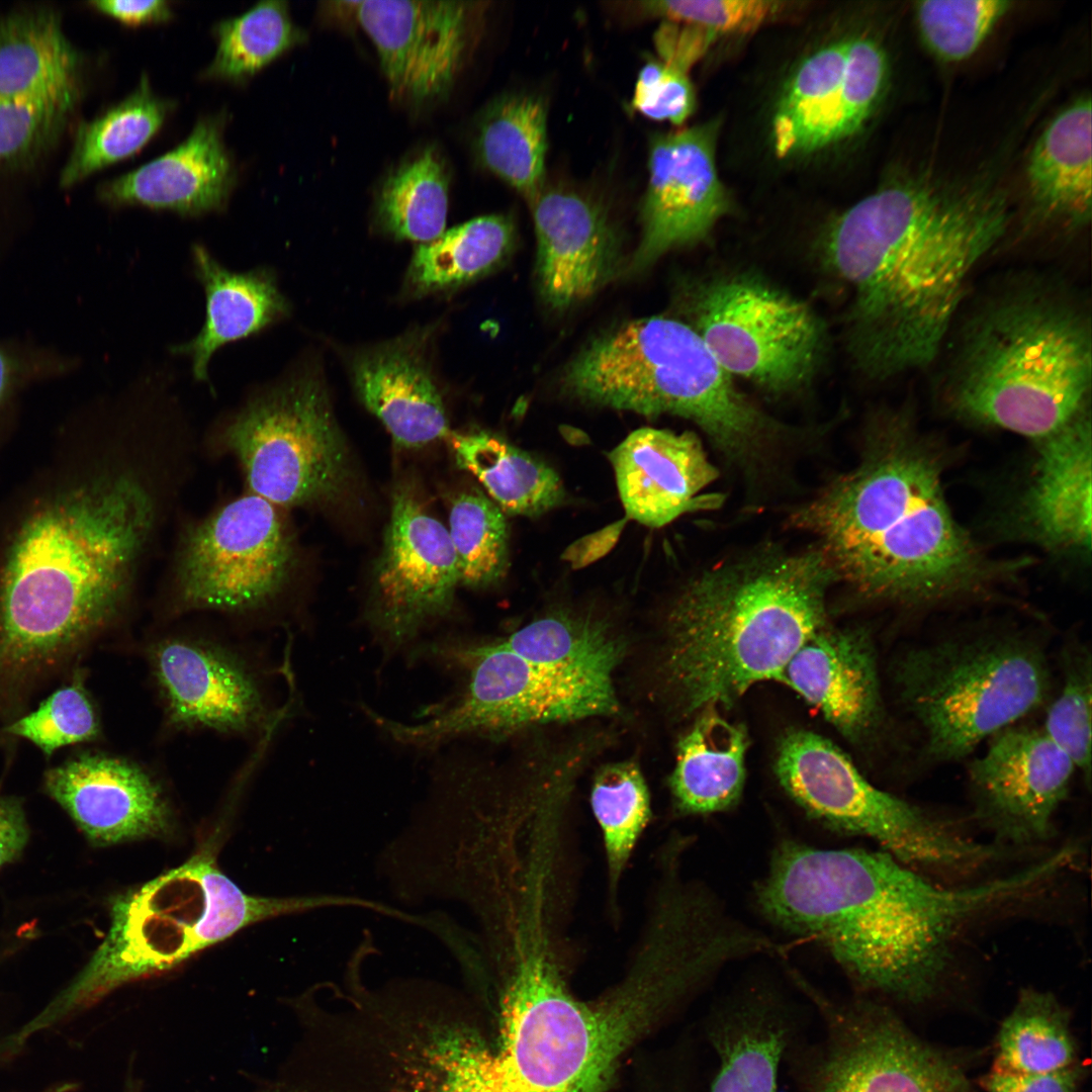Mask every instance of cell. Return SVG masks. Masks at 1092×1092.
Returning a JSON list of instances; mask_svg holds the SVG:
<instances>
[{"label":"cell","mask_w":1092,"mask_h":1092,"mask_svg":"<svg viewBox=\"0 0 1092 1092\" xmlns=\"http://www.w3.org/2000/svg\"><path fill=\"white\" fill-rule=\"evenodd\" d=\"M414 656L462 674L463 684L420 713L418 722H398L365 709L377 728L404 746L432 749L465 736H498L531 724L608 716L619 708L612 681L540 666L498 640L451 636L419 645Z\"/></svg>","instance_id":"11"},{"label":"cell","mask_w":1092,"mask_h":1092,"mask_svg":"<svg viewBox=\"0 0 1092 1092\" xmlns=\"http://www.w3.org/2000/svg\"><path fill=\"white\" fill-rule=\"evenodd\" d=\"M530 204L537 285L547 306L566 309L615 277L621 264L618 235L596 202L573 191L543 188Z\"/></svg>","instance_id":"23"},{"label":"cell","mask_w":1092,"mask_h":1092,"mask_svg":"<svg viewBox=\"0 0 1092 1092\" xmlns=\"http://www.w3.org/2000/svg\"><path fill=\"white\" fill-rule=\"evenodd\" d=\"M447 529L460 584L484 587L504 577L509 565V528L494 502L476 488L459 493L451 502Z\"/></svg>","instance_id":"44"},{"label":"cell","mask_w":1092,"mask_h":1092,"mask_svg":"<svg viewBox=\"0 0 1092 1092\" xmlns=\"http://www.w3.org/2000/svg\"><path fill=\"white\" fill-rule=\"evenodd\" d=\"M515 242L512 219L503 214L475 217L420 244L405 277L406 290L423 296L451 290L491 272Z\"/></svg>","instance_id":"38"},{"label":"cell","mask_w":1092,"mask_h":1092,"mask_svg":"<svg viewBox=\"0 0 1092 1092\" xmlns=\"http://www.w3.org/2000/svg\"><path fill=\"white\" fill-rule=\"evenodd\" d=\"M775 771L808 816L836 832L868 837L922 873L964 877L996 856L995 848L871 784L845 753L812 731L782 738Z\"/></svg>","instance_id":"12"},{"label":"cell","mask_w":1092,"mask_h":1092,"mask_svg":"<svg viewBox=\"0 0 1092 1092\" xmlns=\"http://www.w3.org/2000/svg\"><path fill=\"white\" fill-rule=\"evenodd\" d=\"M1091 100L1080 98L1059 113L1028 160L1030 197L1045 217L1079 226L1091 217Z\"/></svg>","instance_id":"32"},{"label":"cell","mask_w":1092,"mask_h":1092,"mask_svg":"<svg viewBox=\"0 0 1092 1092\" xmlns=\"http://www.w3.org/2000/svg\"><path fill=\"white\" fill-rule=\"evenodd\" d=\"M796 1027L792 1005L776 988L757 984L729 994L707 1018L716 1060L709 1092H778Z\"/></svg>","instance_id":"28"},{"label":"cell","mask_w":1092,"mask_h":1092,"mask_svg":"<svg viewBox=\"0 0 1092 1092\" xmlns=\"http://www.w3.org/2000/svg\"><path fill=\"white\" fill-rule=\"evenodd\" d=\"M149 659L170 724L244 732L267 720L257 679L228 649L171 637L153 644Z\"/></svg>","instance_id":"22"},{"label":"cell","mask_w":1092,"mask_h":1092,"mask_svg":"<svg viewBox=\"0 0 1092 1092\" xmlns=\"http://www.w3.org/2000/svg\"><path fill=\"white\" fill-rule=\"evenodd\" d=\"M153 493L135 472H107L25 519L0 572V698L117 617L156 526Z\"/></svg>","instance_id":"3"},{"label":"cell","mask_w":1092,"mask_h":1092,"mask_svg":"<svg viewBox=\"0 0 1092 1092\" xmlns=\"http://www.w3.org/2000/svg\"><path fill=\"white\" fill-rule=\"evenodd\" d=\"M631 104L650 119L681 124L694 110L695 93L687 73L650 61L639 72Z\"/></svg>","instance_id":"50"},{"label":"cell","mask_w":1092,"mask_h":1092,"mask_svg":"<svg viewBox=\"0 0 1092 1092\" xmlns=\"http://www.w3.org/2000/svg\"><path fill=\"white\" fill-rule=\"evenodd\" d=\"M448 440L457 465L479 480L504 513L538 517L564 502L558 473L500 436L451 432Z\"/></svg>","instance_id":"35"},{"label":"cell","mask_w":1092,"mask_h":1092,"mask_svg":"<svg viewBox=\"0 0 1092 1092\" xmlns=\"http://www.w3.org/2000/svg\"><path fill=\"white\" fill-rule=\"evenodd\" d=\"M715 133L709 123L652 139L642 235L630 270L639 272L670 251L704 241L728 212L715 167Z\"/></svg>","instance_id":"21"},{"label":"cell","mask_w":1092,"mask_h":1092,"mask_svg":"<svg viewBox=\"0 0 1092 1092\" xmlns=\"http://www.w3.org/2000/svg\"><path fill=\"white\" fill-rule=\"evenodd\" d=\"M837 577L819 550H765L705 570L666 616L667 688L687 715L734 704L779 679L797 650L826 626V592Z\"/></svg>","instance_id":"5"},{"label":"cell","mask_w":1092,"mask_h":1092,"mask_svg":"<svg viewBox=\"0 0 1092 1092\" xmlns=\"http://www.w3.org/2000/svg\"><path fill=\"white\" fill-rule=\"evenodd\" d=\"M460 584L446 526L407 485L392 495L383 545L374 567L367 618L384 648L413 643L453 607Z\"/></svg>","instance_id":"17"},{"label":"cell","mask_w":1092,"mask_h":1092,"mask_svg":"<svg viewBox=\"0 0 1092 1092\" xmlns=\"http://www.w3.org/2000/svg\"><path fill=\"white\" fill-rule=\"evenodd\" d=\"M944 380L961 418L1036 441L1053 435L1090 412L1089 310L1059 283L1008 286L967 320Z\"/></svg>","instance_id":"7"},{"label":"cell","mask_w":1092,"mask_h":1092,"mask_svg":"<svg viewBox=\"0 0 1092 1092\" xmlns=\"http://www.w3.org/2000/svg\"><path fill=\"white\" fill-rule=\"evenodd\" d=\"M1011 3L1005 0H927L916 5L921 35L939 59L972 56Z\"/></svg>","instance_id":"47"},{"label":"cell","mask_w":1092,"mask_h":1092,"mask_svg":"<svg viewBox=\"0 0 1092 1092\" xmlns=\"http://www.w3.org/2000/svg\"><path fill=\"white\" fill-rule=\"evenodd\" d=\"M31 349L0 342V410L24 383L56 372L57 361Z\"/></svg>","instance_id":"52"},{"label":"cell","mask_w":1092,"mask_h":1092,"mask_svg":"<svg viewBox=\"0 0 1092 1092\" xmlns=\"http://www.w3.org/2000/svg\"><path fill=\"white\" fill-rule=\"evenodd\" d=\"M81 68L56 12L25 9L0 19V101L82 87Z\"/></svg>","instance_id":"34"},{"label":"cell","mask_w":1092,"mask_h":1092,"mask_svg":"<svg viewBox=\"0 0 1092 1092\" xmlns=\"http://www.w3.org/2000/svg\"><path fill=\"white\" fill-rule=\"evenodd\" d=\"M89 4L96 10L129 26L165 22L173 15L170 3L165 0H110L92 1Z\"/></svg>","instance_id":"55"},{"label":"cell","mask_w":1092,"mask_h":1092,"mask_svg":"<svg viewBox=\"0 0 1092 1092\" xmlns=\"http://www.w3.org/2000/svg\"><path fill=\"white\" fill-rule=\"evenodd\" d=\"M779 679L853 742L873 738L885 722L877 655L863 629L823 627L797 650Z\"/></svg>","instance_id":"26"},{"label":"cell","mask_w":1092,"mask_h":1092,"mask_svg":"<svg viewBox=\"0 0 1092 1092\" xmlns=\"http://www.w3.org/2000/svg\"><path fill=\"white\" fill-rule=\"evenodd\" d=\"M623 525L624 522L621 521L576 541L565 551V559L571 562L573 567H581L595 561L614 545Z\"/></svg>","instance_id":"56"},{"label":"cell","mask_w":1092,"mask_h":1092,"mask_svg":"<svg viewBox=\"0 0 1092 1092\" xmlns=\"http://www.w3.org/2000/svg\"><path fill=\"white\" fill-rule=\"evenodd\" d=\"M44 788L95 845L155 836L169 826L160 786L122 758L82 753L48 770Z\"/></svg>","instance_id":"24"},{"label":"cell","mask_w":1092,"mask_h":1092,"mask_svg":"<svg viewBox=\"0 0 1092 1092\" xmlns=\"http://www.w3.org/2000/svg\"><path fill=\"white\" fill-rule=\"evenodd\" d=\"M1023 500L1024 517L1037 540L1059 550L1091 548V414L1041 440Z\"/></svg>","instance_id":"30"},{"label":"cell","mask_w":1092,"mask_h":1092,"mask_svg":"<svg viewBox=\"0 0 1092 1092\" xmlns=\"http://www.w3.org/2000/svg\"><path fill=\"white\" fill-rule=\"evenodd\" d=\"M343 895H248L210 849L116 897L102 943L78 976L29 1021L35 1032L89 1008L117 988L171 970L196 952L264 919L345 906Z\"/></svg>","instance_id":"8"},{"label":"cell","mask_w":1092,"mask_h":1092,"mask_svg":"<svg viewBox=\"0 0 1092 1092\" xmlns=\"http://www.w3.org/2000/svg\"><path fill=\"white\" fill-rule=\"evenodd\" d=\"M893 684L922 760L944 764L1041 707L1052 674L1042 639L999 627L908 645L893 664Z\"/></svg>","instance_id":"10"},{"label":"cell","mask_w":1092,"mask_h":1092,"mask_svg":"<svg viewBox=\"0 0 1092 1092\" xmlns=\"http://www.w3.org/2000/svg\"><path fill=\"white\" fill-rule=\"evenodd\" d=\"M192 253L195 273L205 292V321L193 340L173 350L188 356L195 379L205 381L216 350L266 329L280 320L288 306L268 270L232 272L202 246H194Z\"/></svg>","instance_id":"31"},{"label":"cell","mask_w":1092,"mask_h":1092,"mask_svg":"<svg viewBox=\"0 0 1092 1092\" xmlns=\"http://www.w3.org/2000/svg\"><path fill=\"white\" fill-rule=\"evenodd\" d=\"M99 731L96 710L80 678L54 692L36 710L5 728L6 733L29 740L47 755L63 746L91 741Z\"/></svg>","instance_id":"48"},{"label":"cell","mask_w":1092,"mask_h":1092,"mask_svg":"<svg viewBox=\"0 0 1092 1092\" xmlns=\"http://www.w3.org/2000/svg\"><path fill=\"white\" fill-rule=\"evenodd\" d=\"M1080 1071L1068 1068L1040 1074H1020L992 1070L988 1092H1076Z\"/></svg>","instance_id":"53"},{"label":"cell","mask_w":1092,"mask_h":1092,"mask_svg":"<svg viewBox=\"0 0 1092 1092\" xmlns=\"http://www.w3.org/2000/svg\"><path fill=\"white\" fill-rule=\"evenodd\" d=\"M888 64L866 46L847 51V39L806 58L787 83L772 121L782 158L804 155L855 134L872 115L884 89Z\"/></svg>","instance_id":"20"},{"label":"cell","mask_w":1092,"mask_h":1092,"mask_svg":"<svg viewBox=\"0 0 1092 1092\" xmlns=\"http://www.w3.org/2000/svg\"><path fill=\"white\" fill-rule=\"evenodd\" d=\"M608 457L627 517L642 525L661 527L723 500L721 494L702 493L717 471L693 433L640 428Z\"/></svg>","instance_id":"25"},{"label":"cell","mask_w":1092,"mask_h":1092,"mask_svg":"<svg viewBox=\"0 0 1092 1092\" xmlns=\"http://www.w3.org/2000/svg\"><path fill=\"white\" fill-rule=\"evenodd\" d=\"M688 323L720 365L771 394L808 386L828 341L825 325L805 301L752 272L707 278L692 289Z\"/></svg>","instance_id":"13"},{"label":"cell","mask_w":1092,"mask_h":1092,"mask_svg":"<svg viewBox=\"0 0 1092 1092\" xmlns=\"http://www.w3.org/2000/svg\"><path fill=\"white\" fill-rule=\"evenodd\" d=\"M224 125V114L201 118L172 151L100 185L99 198L111 206L140 205L184 215L224 208L237 182Z\"/></svg>","instance_id":"27"},{"label":"cell","mask_w":1092,"mask_h":1092,"mask_svg":"<svg viewBox=\"0 0 1092 1092\" xmlns=\"http://www.w3.org/2000/svg\"><path fill=\"white\" fill-rule=\"evenodd\" d=\"M562 384L585 403L692 421L736 459L761 453L780 430L700 335L671 317L638 318L601 335L566 366Z\"/></svg>","instance_id":"9"},{"label":"cell","mask_w":1092,"mask_h":1092,"mask_svg":"<svg viewBox=\"0 0 1092 1092\" xmlns=\"http://www.w3.org/2000/svg\"><path fill=\"white\" fill-rule=\"evenodd\" d=\"M509 946L500 1039L476 1043L468 1092H606L630 1043L676 1006L669 980L643 965L600 1001L577 1000L542 920L520 922Z\"/></svg>","instance_id":"6"},{"label":"cell","mask_w":1092,"mask_h":1092,"mask_svg":"<svg viewBox=\"0 0 1092 1092\" xmlns=\"http://www.w3.org/2000/svg\"><path fill=\"white\" fill-rule=\"evenodd\" d=\"M1062 682L1050 704L1046 735L1072 759L1086 785L1091 781L1092 655L1080 639H1068L1060 655Z\"/></svg>","instance_id":"45"},{"label":"cell","mask_w":1092,"mask_h":1092,"mask_svg":"<svg viewBox=\"0 0 1092 1092\" xmlns=\"http://www.w3.org/2000/svg\"><path fill=\"white\" fill-rule=\"evenodd\" d=\"M420 332L363 350L351 365L357 395L397 445L421 448L451 433Z\"/></svg>","instance_id":"29"},{"label":"cell","mask_w":1092,"mask_h":1092,"mask_svg":"<svg viewBox=\"0 0 1092 1092\" xmlns=\"http://www.w3.org/2000/svg\"><path fill=\"white\" fill-rule=\"evenodd\" d=\"M1067 1010L1052 994L1022 990L998 1032L994 1071L1040 1074L1074 1065Z\"/></svg>","instance_id":"41"},{"label":"cell","mask_w":1092,"mask_h":1092,"mask_svg":"<svg viewBox=\"0 0 1092 1092\" xmlns=\"http://www.w3.org/2000/svg\"><path fill=\"white\" fill-rule=\"evenodd\" d=\"M293 559L277 507L253 492L241 495L185 534L176 565L178 601L186 609H257L281 592Z\"/></svg>","instance_id":"16"},{"label":"cell","mask_w":1092,"mask_h":1092,"mask_svg":"<svg viewBox=\"0 0 1092 1092\" xmlns=\"http://www.w3.org/2000/svg\"><path fill=\"white\" fill-rule=\"evenodd\" d=\"M28 840V827L21 803L0 796V869L16 859Z\"/></svg>","instance_id":"54"},{"label":"cell","mask_w":1092,"mask_h":1092,"mask_svg":"<svg viewBox=\"0 0 1092 1092\" xmlns=\"http://www.w3.org/2000/svg\"><path fill=\"white\" fill-rule=\"evenodd\" d=\"M142 1091H143V1084L140 1081V1079L135 1078V1077H133V1075L129 1074L126 1077V1081H125L122 1092H142Z\"/></svg>","instance_id":"57"},{"label":"cell","mask_w":1092,"mask_h":1092,"mask_svg":"<svg viewBox=\"0 0 1092 1092\" xmlns=\"http://www.w3.org/2000/svg\"><path fill=\"white\" fill-rule=\"evenodd\" d=\"M787 3L763 0H661L641 3L646 15L704 28L714 34L745 33L788 11Z\"/></svg>","instance_id":"49"},{"label":"cell","mask_w":1092,"mask_h":1092,"mask_svg":"<svg viewBox=\"0 0 1092 1092\" xmlns=\"http://www.w3.org/2000/svg\"><path fill=\"white\" fill-rule=\"evenodd\" d=\"M1036 884V872L1026 867L948 887L885 850L786 839L755 898L770 923L831 954L857 990L917 1003L938 991L966 931Z\"/></svg>","instance_id":"1"},{"label":"cell","mask_w":1092,"mask_h":1092,"mask_svg":"<svg viewBox=\"0 0 1092 1092\" xmlns=\"http://www.w3.org/2000/svg\"><path fill=\"white\" fill-rule=\"evenodd\" d=\"M498 641L540 666L601 681H612L625 648L606 618L572 609L550 612Z\"/></svg>","instance_id":"36"},{"label":"cell","mask_w":1092,"mask_h":1092,"mask_svg":"<svg viewBox=\"0 0 1092 1092\" xmlns=\"http://www.w3.org/2000/svg\"><path fill=\"white\" fill-rule=\"evenodd\" d=\"M224 439L251 492L276 507L332 502L351 480V459L323 380L305 373L247 404Z\"/></svg>","instance_id":"14"},{"label":"cell","mask_w":1092,"mask_h":1092,"mask_svg":"<svg viewBox=\"0 0 1092 1092\" xmlns=\"http://www.w3.org/2000/svg\"><path fill=\"white\" fill-rule=\"evenodd\" d=\"M837 579L866 596L924 605L980 590L987 561L953 517L937 457L905 412H890L857 467L794 516Z\"/></svg>","instance_id":"4"},{"label":"cell","mask_w":1092,"mask_h":1092,"mask_svg":"<svg viewBox=\"0 0 1092 1092\" xmlns=\"http://www.w3.org/2000/svg\"><path fill=\"white\" fill-rule=\"evenodd\" d=\"M590 803L603 835L609 890L615 895L651 816L648 789L637 764L622 761L601 768L594 780Z\"/></svg>","instance_id":"43"},{"label":"cell","mask_w":1092,"mask_h":1092,"mask_svg":"<svg viewBox=\"0 0 1092 1092\" xmlns=\"http://www.w3.org/2000/svg\"><path fill=\"white\" fill-rule=\"evenodd\" d=\"M449 174L434 148L402 162L383 180L375 200V219L389 236L420 244L445 232Z\"/></svg>","instance_id":"40"},{"label":"cell","mask_w":1092,"mask_h":1092,"mask_svg":"<svg viewBox=\"0 0 1092 1092\" xmlns=\"http://www.w3.org/2000/svg\"><path fill=\"white\" fill-rule=\"evenodd\" d=\"M1008 222L995 195H945L916 183L885 187L843 212L824 253L851 289L844 337L855 368L887 380L932 363L971 274Z\"/></svg>","instance_id":"2"},{"label":"cell","mask_w":1092,"mask_h":1092,"mask_svg":"<svg viewBox=\"0 0 1092 1092\" xmlns=\"http://www.w3.org/2000/svg\"><path fill=\"white\" fill-rule=\"evenodd\" d=\"M1075 769L1041 727L1009 726L989 738L968 765L976 815L1004 842L1043 841L1053 833Z\"/></svg>","instance_id":"19"},{"label":"cell","mask_w":1092,"mask_h":1092,"mask_svg":"<svg viewBox=\"0 0 1092 1092\" xmlns=\"http://www.w3.org/2000/svg\"><path fill=\"white\" fill-rule=\"evenodd\" d=\"M745 729L704 711L680 738L669 787L676 809L688 815L731 809L744 788Z\"/></svg>","instance_id":"33"},{"label":"cell","mask_w":1092,"mask_h":1092,"mask_svg":"<svg viewBox=\"0 0 1092 1092\" xmlns=\"http://www.w3.org/2000/svg\"><path fill=\"white\" fill-rule=\"evenodd\" d=\"M75 1087L76 1085L74 1083L55 1084L49 1087L43 1092H72L74 1091Z\"/></svg>","instance_id":"58"},{"label":"cell","mask_w":1092,"mask_h":1092,"mask_svg":"<svg viewBox=\"0 0 1092 1092\" xmlns=\"http://www.w3.org/2000/svg\"><path fill=\"white\" fill-rule=\"evenodd\" d=\"M216 53L203 76L244 82L303 39L285 1H262L215 24Z\"/></svg>","instance_id":"42"},{"label":"cell","mask_w":1092,"mask_h":1092,"mask_svg":"<svg viewBox=\"0 0 1092 1092\" xmlns=\"http://www.w3.org/2000/svg\"><path fill=\"white\" fill-rule=\"evenodd\" d=\"M82 90L0 101V172L26 168L47 154L66 128Z\"/></svg>","instance_id":"46"},{"label":"cell","mask_w":1092,"mask_h":1092,"mask_svg":"<svg viewBox=\"0 0 1092 1092\" xmlns=\"http://www.w3.org/2000/svg\"><path fill=\"white\" fill-rule=\"evenodd\" d=\"M350 8L393 98L426 105L450 93L473 40L476 2L364 0Z\"/></svg>","instance_id":"18"},{"label":"cell","mask_w":1092,"mask_h":1092,"mask_svg":"<svg viewBox=\"0 0 1092 1092\" xmlns=\"http://www.w3.org/2000/svg\"><path fill=\"white\" fill-rule=\"evenodd\" d=\"M173 106L153 91L148 76L143 75L122 101L79 125L60 185L73 186L139 152L160 130Z\"/></svg>","instance_id":"39"},{"label":"cell","mask_w":1092,"mask_h":1092,"mask_svg":"<svg viewBox=\"0 0 1092 1092\" xmlns=\"http://www.w3.org/2000/svg\"><path fill=\"white\" fill-rule=\"evenodd\" d=\"M816 1007L822 1035L787 1058L800 1092H972L961 1067L867 998L839 1001L794 975Z\"/></svg>","instance_id":"15"},{"label":"cell","mask_w":1092,"mask_h":1092,"mask_svg":"<svg viewBox=\"0 0 1092 1092\" xmlns=\"http://www.w3.org/2000/svg\"><path fill=\"white\" fill-rule=\"evenodd\" d=\"M715 36L699 26L667 20L656 32L655 42L663 63L687 73Z\"/></svg>","instance_id":"51"},{"label":"cell","mask_w":1092,"mask_h":1092,"mask_svg":"<svg viewBox=\"0 0 1092 1092\" xmlns=\"http://www.w3.org/2000/svg\"><path fill=\"white\" fill-rule=\"evenodd\" d=\"M546 120L540 98L513 94L493 101L477 127L479 161L529 202L543 189Z\"/></svg>","instance_id":"37"}]
</instances>
